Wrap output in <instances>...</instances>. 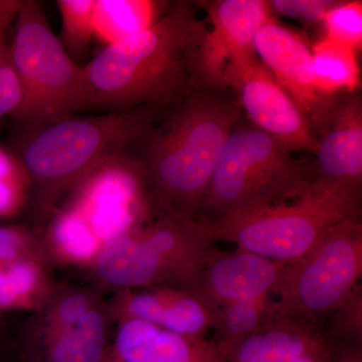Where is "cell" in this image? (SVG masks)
<instances>
[{"label":"cell","instance_id":"1","mask_svg":"<svg viewBox=\"0 0 362 362\" xmlns=\"http://www.w3.org/2000/svg\"><path fill=\"white\" fill-rule=\"evenodd\" d=\"M242 117L237 102L197 86L157 110L122 154L152 216H197L221 150Z\"/></svg>","mask_w":362,"mask_h":362},{"label":"cell","instance_id":"2","mask_svg":"<svg viewBox=\"0 0 362 362\" xmlns=\"http://www.w3.org/2000/svg\"><path fill=\"white\" fill-rule=\"evenodd\" d=\"M204 25L194 2L181 0L146 30L105 45L84 65L86 111L162 108L187 97L197 87L188 52Z\"/></svg>","mask_w":362,"mask_h":362},{"label":"cell","instance_id":"3","mask_svg":"<svg viewBox=\"0 0 362 362\" xmlns=\"http://www.w3.org/2000/svg\"><path fill=\"white\" fill-rule=\"evenodd\" d=\"M159 108L73 115L21 128L13 153L30 182L28 206L39 228L98 170L122 156Z\"/></svg>","mask_w":362,"mask_h":362},{"label":"cell","instance_id":"4","mask_svg":"<svg viewBox=\"0 0 362 362\" xmlns=\"http://www.w3.org/2000/svg\"><path fill=\"white\" fill-rule=\"evenodd\" d=\"M218 242L199 216L159 214L109 240L85 271L100 292L194 288Z\"/></svg>","mask_w":362,"mask_h":362},{"label":"cell","instance_id":"5","mask_svg":"<svg viewBox=\"0 0 362 362\" xmlns=\"http://www.w3.org/2000/svg\"><path fill=\"white\" fill-rule=\"evenodd\" d=\"M255 126H235L214 168L197 216L209 221L292 201L313 180L299 158Z\"/></svg>","mask_w":362,"mask_h":362},{"label":"cell","instance_id":"6","mask_svg":"<svg viewBox=\"0 0 362 362\" xmlns=\"http://www.w3.org/2000/svg\"><path fill=\"white\" fill-rule=\"evenodd\" d=\"M361 216V195L312 180L292 201L209 221L216 240L291 264L332 226Z\"/></svg>","mask_w":362,"mask_h":362},{"label":"cell","instance_id":"7","mask_svg":"<svg viewBox=\"0 0 362 362\" xmlns=\"http://www.w3.org/2000/svg\"><path fill=\"white\" fill-rule=\"evenodd\" d=\"M16 21L11 49L21 102L11 117L21 128H37L85 112L84 66L66 52L42 6L33 0H23Z\"/></svg>","mask_w":362,"mask_h":362},{"label":"cell","instance_id":"8","mask_svg":"<svg viewBox=\"0 0 362 362\" xmlns=\"http://www.w3.org/2000/svg\"><path fill=\"white\" fill-rule=\"evenodd\" d=\"M361 216L330 228L301 259L284 265L273 317L317 328L359 285Z\"/></svg>","mask_w":362,"mask_h":362},{"label":"cell","instance_id":"9","mask_svg":"<svg viewBox=\"0 0 362 362\" xmlns=\"http://www.w3.org/2000/svg\"><path fill=\"white\" fill-rule=\"evenodd\" d=\"M206 9L204 25L192 40L188 69L194 85L223 93L233 66L255 56L254 40L262 26L277 21L266 0H214L197 2Z\"/></svg>","mask_w":362,"mask_h":362},{"label":"cell","instance_id":"10","mask_svg":"<svg viewBox=\"0 0 362 362\" xmlns=\"http://www.w3.org/2000/svg\"><path fill=\"white\" fill-rule=\"evenodd\" d=\"M254 47L259 61L292 98L320 139L329 126L339 97L325 96L317 87L308 37L274 21L259 28Z\"/></svg>","mask_w":362,"mask_h":362},{"label":"cell","instance_id":"11","mask_svg":"<svg viewBox=\"0 0 362 362\" xmlns=\"http://www.w3.org/2000/svg\"><path fill=\"white\" fill-rule=\"evenodd\" d=\"M226 87L237 93L240 109L246 112L255 127L293 152L316 154L318 138L296 103L257 54L230 69Z\"/></svg>","mask_w":362,"mask_h":362},{"label":"cell","instance_id":"12","mask_svg":"<svg viewBox=\"0 0 362 362\" xmlns=\"http://www.w3.org/2000/svg\"><path fill=\"white\" fill-rule=\"evenodd\" d=\"M63 209L77 213L102 246L153 216L134 169L122 156L90 176Z\"/></svg>","mask_w":362,"mask_h":362},{"label":"cell","instance_id":"13","mask_svg":"<svg viewBox=\"0 0 362 362\" xmlns=\"http://www.w3.org/2000/svg\"><path fill=\"white\" fill-rule=\"evenodd\" d=\"M114 324L136 319L177 334L204 338L214 329L218 309L194 288H137L113 293L107 300Z\"/></svg>","mask_w":362,"mask_h":362},{"label":"cell","instance_id":"14","mask_svg":"<svg viewBox=\"0 0 362 362\" xmlns=\"http://www.w3.org/2000/svg\"><path fill=\"white\" fill-rule=\"evenodd\" d=\"M315 156L314 181L361 195L362 99L358 90L338 99Z\"/></svg>","mask_w":362,"mask_h":362},{"label":"cell","instance_id":"15","mask_svg":"<svg viewBox=\"0 0 362 362\" xmlns=\"http://www.w3.org/2000/svg\"><path fill=\"white\" fill-rule=\"evenodd\" d=\"M283 268L284 264L239 247L233 252L216 249L194 289L220 309L242 300L273 296Z\"/></svg>","mask_w":362,"mask_h":362},{"label":"cell","instance_id":"16","mask_svg":"<svg viewBox=\"0 0 362 362\" xmlns=\"http://www.w3.org/2000/svg\"><path fill=\"white\" fill-rule=\"evenodd\" d=\"M100 362L226 361L211 339L185 337L145 321L125 319L115 324Z\"/></svg>","mask_w":362,"mask_h":362},{"label":"cell","instance_id":"17","mask_svg":"<svg viewBox=\"0 0 362 362\" xmlns=\"http://www.w3.org/2000/svg\"><path fill=\"white\" fill-rule=\"evenodd\" d=\"M329 345L317 328L271 318L237 347L226 362H328Z\"/></svg>","mask_w":362,"mask_h":362},{"label":"cell","instance_id":"18","mask_svg":"<svg viewBox=\"0 0 362 362\" xmlns=\"http://www.w3.org/2000/svg\"><path fill=\"white\" fill-rule=\"evenodd\" d=\"M114 328L106 300L77 325L23 352L30 362H100L113 337Z\"/></svg>","mask_w":362,"mask_h":362},{"label":"cell","instance_id":"19","mask_svg":"<svg viewBox=\"0 0 362 362\" xmlns=\"http://www.w3.org/2000/svg\"><path fill=\"white\" fill-rule=\"evenodd\" d=\"M105 301L102 292L93 286L56 283L47 303L33 313L28 329H25L23 349L77 325Z\"/></svg>","mask_w":362,"mask_h":362},{"label":"cell","instance_id":"20","mask_svg":"<svg viewBox=\"0 0 362 362\" xmlns=\"http://www.w3.org/2000/svg\"><path fill=\"white\" fill-rule=\"evenodd\" d=\"M52 268L35 259L0 265V315L8 311H40L56 285Z\"/></svg>","mask_w":362,"mask_h":362},{"label":"cell","instance_id":"21","mask_svg":"<svg viewBox=\"0 0 362 362\" xmlns=\"http://www.w3.org/2000/svg\"><path fill=\"white\" fill-rule=\"evenodd\" d=\"M170 6L151 0H96L95 35L112 44L153 25Z\"/></svg>","mask_w":362,"mask_h":362},{"label":"cell","instance_id":"22","mask_svg":"<svg viewBox=\"0 0 362 362\" xmlns=\"http://www.w3.org/2000/svg\"><path fill=\"white\" fill-rule=\"evenodd\" d=\"M316 84L323 95L338 98L361 88L358 52L323 37L312 45Z\"/></svg>","mask_w":362,"mask_h":362},{"label":"cell","instance_id":"23","mask_svg":"<svg viewBox=\"0 0 362 362\" xmlns=\"http://www.w3.org/2000/svg\"><path fill=\"white\" fill-rule=\"evenodd\" d=\"M273 318L272 295L242 300L218 309L214 337L226 361L246 338Z\"/></svg>","mask_w":362,"mask_h":362},{"label":"cell","instance_id":"24","mask_svg":"<svg viewBox=\"0 0 362 362\" xmlns=\"http://www.w3.org/2000/svg\"><path fill=\"white\" fill-rule=\"evenodd\" d=\"M62 18L61 42L71 59L82 65L95 35L96 0H58Z\"/></svg>","mask_w":362,"mask_h":362},{"label":"cell","instance_id":"25","mask_svg":"<svg viewBox=\"0 0 362 362\" xmlns=\"http://www.w3.org/2000/svg\"><path fill=\"white\" fill-rule=\"evenodd\" d=\"M30 182L13 152L0 147V218H13L28 206Z\"/></svg>","mask_w":362,"mask_h":362},{"label":"cell","instance_id":"26","mask_svg":"<svg viewBox=\"0 0 362 362\" xmlns=\"http://www.w3.org/2000/svg\"><path fill=\"white\" fill-rule=\"evenodd\" d=\"M319 331L327 342L362 344V287L354 292L326 317Z\"/></svg>","mask_w":362,"mask_h":362},{"label":"cell","instance_id":"27","mask_svg":"<svg viewBox=\"0 0 362 362\" xmlns=\"http://www.w3.org/2000/svg\"><path fill=\"white\" fill-rule=\"evenodd\" d=\"M23 0L16 6L0 13V119L13 116L21 102V89L13 65L11 45L6 32L20 11Z\"/></svg>","mask_w":362,"mask_h":362},{"label":"cell","instance_id":"28","mask_svg":"<svg viewBox=\"0 0 362 362\" xmlns=\"http://www.w3.org/2000/svg\"><path fill=\"white\" fill-rule=\"evenodd\" d=\"M21 259H35L54 267L40 228L0 225V265Z\"/></svg>","mask_w":362,"mask_h":362},{"label":"cell","instance_id":"29","mask_svg":"<svg viewBox=\"0 0 362 362\" xmlns=\"http://www.w3.org/2000/svg\"><path fill=\"white\" fill-rule=\"evenodd\" d=\"M324 37L349 45L356 52L362 47V2L335 1L322 21Z\"/></svg>","mask_w":362,"mask_h":362},{"label":"cell","instance_id":"30","mask_svg":"<svg viewBox=\"0 0 362 362\" xmlns=\"http://www.w3.org/2000/svg\"><path fill=\"white\" fill-rule=\"evenodd\" d=\"M334 2L333 0H302L299 20L309 25L322 23L326 13Z\"/></svg>","mask_w":362,"mask_h":362},{"label":"cell","instance_id":"31","mask_svg":"<svg viewBox=\"0 0 362 362\" xmlns=\"http://www.w3.org/2000/svg\"><path fill=\"white\" fill-rule=\"evenodd\" d=\"M327 343L329 345L328 362H362V344Z\"/></svg>","mask_w":362,"mask_h":362},{"label":"cell","instance_id":"32","mask_svg":"<svg viewBox=\"0 0 362 362\" xmlns=\"http://www.w3.org/2000/svg\"><path fill=\"white\" fill-rule=\"evenodd\" d=\"M18 1H20V0H0V13L16 6Z\"/></svg>","mask_w":362,"mask_h":362},{"label":"cell","instance_id":"33","mask_svg":"<svg viewBox=\"0 0 362 362\" xmlns=\"http://www.w3.org/2000/svg\"><path fill=\"white\" fill-rule=\"evenodd\" d=\"M2 327V315H0V331H1Z\"/></svg>","mask_w":362,"mask_h":362}]
</instances>
